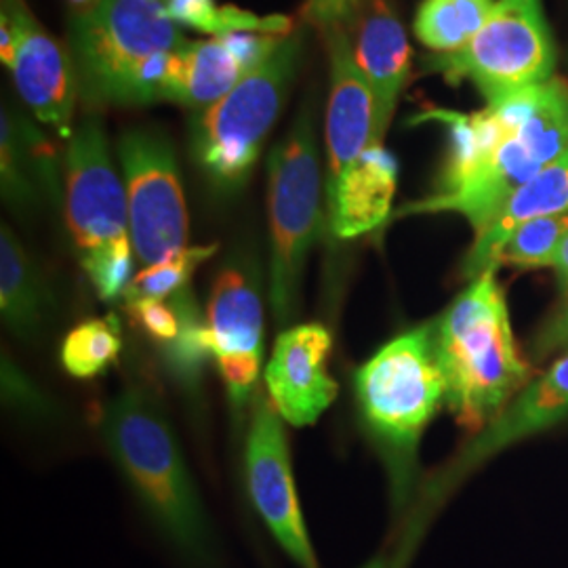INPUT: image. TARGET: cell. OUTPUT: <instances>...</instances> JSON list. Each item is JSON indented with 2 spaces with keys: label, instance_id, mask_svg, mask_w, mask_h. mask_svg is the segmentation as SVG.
I'll list each match as a JSON object with an SVG mask.
<instances>
[{
  "label": "cell",
  "instance_id": "cell-13",
  "mask_svg": "<svg viewBox=\"0 0 568 568\" xmlns=\"http://www.w3.org/2000/svg\"><path fill=\"white\" fill-rule=\"evenodd\" d=\"M16 32V51L9 65L16 89L34 116L72 138V114L79 77L65 49H61L21 0H4L2 7Z\"/></svg>",
  "mask_w": 568,
  "mask_h": 568
},
{
  "label": "cell",
  "instance_id": "cell-26",
  "mask_svg": "<svg viewBox=\"0 0 568 568\" xmlns=\"http://www.w3.org/2000/svg\"><path fill=\"white\" fill-rule=\"evenodd\" d=\"M0 171H2V196L9 203L26 204L34 201V187L28 180L30 171V152L26 145L23 124L18 119L2 110L0 119Z\"/></svg>",
  "mask_w": 568,
  "mask_h": 568
},
{
  "label": "cell",
  "instance_id": "cell-6",
  "mask_svg": "<svg viewBox=\"0 0 568 568\" xmlns=\"http://www.w3.org/2000/svg\"><path fill=\"white\" fill-rule=\"evenodd\" d=\"M300 53L302 39L291 34L264 65L248 72L192 124V156L217 192L234 194L248 182L283 110Z\"/></svg>",
  "mask_w": 568,
  "mask_h": 568
},
{
  "label": "cell",
  "instance_id": "cell-19",
  "mask_svg": "<svg viewBox=\"0 0 568 568\" xmlns=\"http://www.w3.org/2000/svg\"><path fill=\"white\" fill-rule=\"evenodd\" d=\"M51 297L39 270L21 246L13 230H0V312L2 321L21 339L39 335Z\"/></svg>",
  "mask_w": 568,
  "mask_h": 568
},
{
  "label": "cell",
  "instance_id": "cell-2",
  "mask_svg": "<svg viewBox=\"0 0 568 568\" xmlns=\"http://www.w3.org/2000/svg\"><path fill=\"white\" fill-rule=\"evenodd\" d=\"M103 438L114 462L164 537L192 560H206L211 530L182 448L152 398L124 387L103 415Z\"/></svg>",
  "mask_w": 568,
  "mask_h": 568
},
{
  "label": "cell",
  "instance_id": "cell-5",
  "mask_svg": "<svg viewBox=\"0 0 568 568\" xmlns=\"http://www.w3.org/2000/svg\"><path fill=\"white\" fill-rule=\"evenodd\" d=\"M321 192L314 108L305 103L267 159L270 305L278 325H291L302 310L305 262L323 222Z\"/></svg>",
  "mask_w": 568,
  "mask_h": 568
},
{
  "label": "cell",
  "instance_id": "cell-35",
  "mask_svg": "<svg viewBox=\"0 0 568 568\" xmlns=\"http://www.w3.org/2000/svg\"><path fill=\"white\" fill-rule=\"evenodd\" d=\"M363 568H389V560H387L386 556H375Z\"/></svg>",
  "mask_w": 568,
  "mask_h": 568
},
{
  "label": "cell",
  "instance_id": "cell-3",
  "mask_svg": "<svg viewBox=\"0 0 568 568\" xmlns=\"http://www.w3.org/2000/svg\"><path fill=\"white\" fill-rule=\"evenodd\" d=\"M354 387L366 429L386 453L396 499L403 501L419 438L447 403L432 323L406 331L375 352L358 368Z\"/></svg>",
  "mask_w": 568,
  "mask_h": 568
},
{
  "label": "cell",
  "instance_id": "cell-33",
  "mask_svg": "<svg viewBox=\"0 0 568 568\" xmlns=\"http://www.w3.org/2000/svg\"><path fill=\"white\" fill-rule=\"evenodd\" d=\"M554 270H556L560 288L567 293L568 297V236L565 239V243L560 244V248H558V255H556V262H554Z\"/></svg>",
  "mask_w": 568,
  "mask_h": 568
},
{
  "label": "cell",
  "instance_id": "cell-7",
  "mask_svg": "<svg viewBox=\"0 0 568 568\" xmlns=\"http://www.w3.org/2000/svg\"><path fill=\"white\" fill-rule=\"evenodd\" d=\"M187 44L161 0H103L70 23L79 89L91 105H129L131 84L143 61Z\"/></svg>",
  "mask_w": 568,
  "mask_h": 568
},
{
  "label": "cell",
  "instance_id": "cell-15",
  "mask_svg": "<svg viewBox=\"0 0 568 568\" xmlns=\"http://www.w3.org/2000/svg\"><path fill=\"white\" fill-rule=\"evenodd\" d=\"M398 187V161L379 145H371L344 175L326 185V211L337 239H356L384 224Z\"/></svg>",
  "mask_w": 568,
  "mask_h": 568
},
{
  "label": "cell",
  "instance_id": "cell-23",
  "mask_svg": "<svg viewBox=\"0 0 568 568\" xmlns=\"http://www.w3.org/2000/svg\"><path fill=\"white\" fill-rule=\"evenodd\" d=\"M527 143L530 154L548 166L568 150V82L549 79L544 82L535 112L516 133Z\"/></svg>",
  "mask_w": 568,
  "mask_h": 568
},
{
  "label": "cell",
  "instance_id": "cell-14",
  "mask_svg": "<svg viewBox=\"0 0 568 568\" xmlns=\"http://www.w3.org/2000/svg\"><path fill=\"white\" fill-rule=\"evenodd\" d=\"M331 93L326 108V185L337 182L371 145H379L375 98L361 72L347 30L328 32Z\"/></svg>",
  "mask_w": 568,
  "mask_h": 568
},
{
  "label": "cell",
  "instance_id": "cell-18",
  "mask_svg": "<svg viewBox=\"0 0 568 568\" xmlns=\"http://www.w3.org/2000/svg\"><path fill=\"white\" fill-rule=\"evenodd\" d=\"M567 415L568 354H565L509 400L497 419L476 438L467 453V462H483L497 450L556 426Z\"/></svg>",
  "mask_w": 568,
  "mask_h": 568
},
{
  "label": "cell",
  "instance_id": "cell-30",
  "mask_svg": "<svg viewBox=\"0 0 568 568\" xmlns=\"http://www.w3.org/2000/svg\"><path fill=\"white\" fill-rule=\"evenodd\" d=\"M220 9L215 0H166V13L178 26H187L211 37L217 34Z\"/></svg>",
  "mask_w": 568,
  "mask_h": 568
},
{
  "label": "cell",
  "instance_id": "cell-32",
  "mask_svg": "<svg viewBox=\"0 0 568 568\" xmlns=\"http://www.w3.org/2000/svg\"><path fill=\"white\" fill-rule=\"evenodd\" d=\"M13 51H16V32L9 13L2 9L0 18V60L9 68L13 61Z\"/></svg>",
  "mask_w": 568,
  "mask_h": 568
},
{
  "label": "cell",
  "instance_id": "cell-16",
  "mask_svg": "<svg viewBox=\"0 0 568 568\" xmlns=\"http://www.w3.org/2000/svg\"><path fill=\"white\" fill-rule=\"evenodd\" d=\"M354 58L375 98L377 133L386 138L398 95L410 72V44L405 28L386 0H371L365 16L356 20Z\"/></svg>",
  "mask_w": 568,
  "mask_h": 568
},
{
  "label": "cell",
  "instance_id": "cell-9",
  "mask_svg": "<svg viewBox=\"0 0 568 568\" xmlns=\"http://www.w3.org/2000/svg\"><path fill=\"white\" fill-rule=\"evenodd\" d=\"M135 257L152 265L187 246L190 220L182 175L169 140L148 129L119 142Z\"/></svg>",
  "mask_w": 568,
  "mask_h": 568
},
{
  "label": "cell",
  "instance_id": "cell-12",
  "mask_svg": "<svg viewBox=\"0 0 568 568\" xmlns=\"http://www.w3.org/2000/svg\"><path fill=\"white\" fill-rule=\"evenodd\" d=\"M333 337L318 323L291 325L276 337L265 366L267 398L295 427L312 426L337 400L339 384L328 371Z\"/></svg>",
  "mask_w": 568,
  "mask_h": 568
},
{
  "label": "cell",
  "instance_id": "cell-28",
  "mask_svg": "<svg viewBox=\"0 0 568 568\" xmlns=\"http://www.w3.org/2000/svg\"><path fill=\"white\" fill-rule=\"evenodd\" d=\"M368 0H305L302 7V20L325 34L335 30H345L349 23L358 20Z\"/></svg>",
  "mask_w": 568,
  "mask_h": 568
},
{
  "label": "cell",
  "instance_id": "cell-4",
  "mask_svg": "<svg viewBox=\"0 0 568 568\" xmlns=\"http://www.w3.org/2000/svg\"><path fill=\"white\" fill-rule=\"evenodd\" d=\"M65 222L84 274L103 302L133 281V241L126 190L98 121L82 122L65 152Z\"/></svg>",
  "mask_w": 568,
  "mask_h": 568
},
{
  "label": "cell",
  "instance_id": "cell-11",
  "mask_svg": "<svg viewBox=\"0 0 568 568\" xmlns=\"http://www.w3.org/2000/svg\"><path fill=\"white\" fill-rule=\"evenodd\" d=\"M244 471L248 499L276 544L297 567L321 568L305 527L283 417L270 398H257L251 410Z\"/></svg>",
  "mask_w": 568,
  "mask_h": 568
},
{
  "label": "cell",
  "instance_id": "cell-1",
  "mask_svg": "<svg viewBox=\"0 0 568 568\" xmlns=\"http://www.w3.org/2000/svg\"><path fill=\"white\" fill-rule=\"evenodd\" d=\"M495 272L476 276L432 323L448 408L474 432L490 426L532 375L518 352L508 302Z\"/></svg>",
  "mask_w": 568,
  "mask_h": 568
},
{
  "label": "cell",
  "instance_id": "cell-10",
  "mask_svg": "<svg viewBox=\"0 0 568 568\" xmlns=\"http://www.w3.org/2000/svg\"><path fill=\"white\" fill-rule=\"evenodd\" d=\"M204 318L230 405L243 410L255 396L264 361L262 274L251 255H234L222 265Z\"/></svg>",
  "mask_w": 568,
  "mask_h": 568
},
{
  "label": "cell",
  "instance_id": "cell-8",
  "mask_svg": "<svg viewBox=\"0 0 568 568\" xmlns=\"http://www.w3.org/2000/svg\"><path fill=\"white\" fill-rule=\"evenodd\" d=\"M556 47L541 0H497L485 28L457 53H438L427 68L450 82L467 79L488 103L554 79Z\"/></svg>",
  "mask_w": 568,
  "mask_h": 568
},
{
  "label": "cell",
  "instance_id": "cell-17",
  "mask_svg": "<svg viewBox=\"0 0 568 568\" xmlns=\"http://www.w3.org/2000/svg\"><path fill=\"white\" fill-rule=\"evenodd\" d=\"M562 213H568V150L518 187L487 227L476 234L464 264L467 278L474 281L487 270H497L504 246L520 225Z\"/></svg>",
  "mask_w": 568,
  "mask_h": 568
},
{
  "label": "cell",
  "instance_id": "cell-22",
  "mask_svg": "<svg viewBox=\"0 0 568 568\" xmlns=\"http://www.w3.org/2000/svg\"><path fill=\"white\" fill-rule=\"evenodd\" d=\"M122 349L116 316L91 318L74 326L61 344V365L77 379H93L116 363Z\"/></svg>",
  "mask_w": 568,
  "mask_h": 568
},
{
  "label": "cell",
  "instance_id": "cell-21",
  "mask_svg": "<svg viewBox=\"0 0 568 568\" xmlns=\"http://www.w3.org/2000/svg\"><path fill=\"white\" fill-rule=\"evenodd\" d=\"M497 0H424L415 37L436 53H457L485 28Z\"/></svg>",
  "mask_w": 568,
  "mask_h": 568
},
{
  "label": "cell",
  "instance_id": "cell-31",
  "mask_svg": "<svg viewBox=\"0 0 568 568\" xmlns=\"http://www.w3.org/2000/svg\"><path fill=\"white\" fill-rule=\"evenodd\" d=\"M556 352L568 354V297L567 302L549 316L548 323L539 328L532 344V354L537 358H546Z\"/></svg>",
  "mask_w": 568,
  "mask_h": 568
},
{
  "label": "cell",
  "instance_id": "cell-20",
  "mask_svg": "<svg viewBox=\"0 0 568 568\" xmlns=\"http://www.w3.org/2000/svg\"><path fill=\"white\" fill-rule=\"evenodd\" d=\"M182 82L175 103L192 110H209L246 77L241 61L220 37L190 42L182 51Z\"/></svg>",
  "mask_w": 568,
  "mask_h": 568
},
{
  "label": "cell",
  "instance_id": "cell-34",
  "mask_svg": "<svg viewBox=\"0 0 568 568\" xmlns=\"http://www.w3.org/2000/svg\"><path fill=\"white\" fill-rule=\"evenodd\" d=\"M68 2L74 9V16H79V13H87V11L98 9L103 0H68Z\"/></svg>",
  "mask_w": 568,
  "mask_h": 568
},
{
  "label": "cell",
  "instance_id": "cell-25",
  "mask_svg": "<svg viewBox=\"0 0 568 568\" xmlns=\"http://www.w3.org/2000/svg\"><path fill=\"white\" fill-rule=\"evenodd\" d=\"M568 236V213L539 217L520 225L504 246L499 265L554 267L560 244Z\"/></svg>",
  "mask_w": 568,
  "mask_h": 568
},
{
  "label": "cell",
  "instance_id": "cell-27",
  "mask_svg": "<svg viewBox=\"0 0 568 568\" xmlns=\"http://www.w3.org/2000/svg\"><path fill=\"white\" fill-rule=\"evenodd\" d=\"M190 291L192 288H185L182 293L173 295L171 300H138V302H124V304L133 323L142 328L143 335L154 344L161 345V349L166 352L178 342L182 333L183 305Z\"/></svg>",
  "mask_w": 568,
  "mask_h": 568
},
{
  "label": "cell",
  "instance_id": "cell-24",
  "mask_svg": "<svg viewBox=\"0 0 568 568\" xmlns=\"http://www.w3.org/2000/svg\"><path fill=\"white\" fill-rule=\"evenodd\" d=\"M217 244L185 246L178 253H171L161 262L143 265L133 276L129 288L124 291V302L138 300H171L173 295L190 288L196 270L215 255Z\"/></svg>",
  "mask_w": 568,
  "mask_h": 568
},
{
  "label": "cell",
  "instance_id": "cell-29",
  "mask_svg": "<svg viewBox=\"0 0 568 568\" xmlns=\"http://www.w3.org/2000/svg\"><path fill=\"white\" fill-rule=\"evenodd\" d=\"M220 39L234 53V58L241 61L246 74L257 70L260 65H264L265 61L278 51V47L284 41V37L262 34V32H232V34H225Z\"/></svg>",
  "mask_w": 568,
  "mask_h": 568
}]
</instances>
